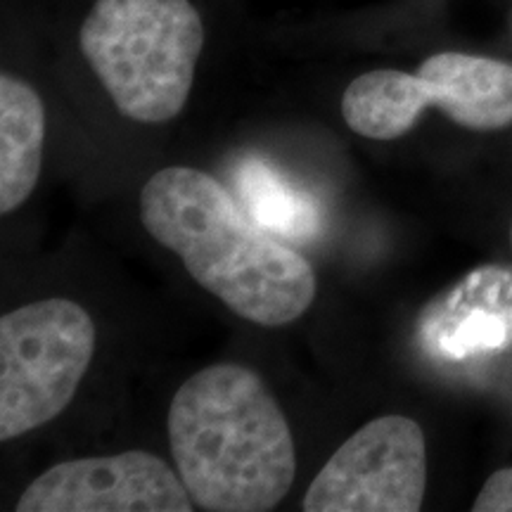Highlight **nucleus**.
I'll list each match as a JSON object with an SVG mask.
<instances>
[{"instance_id": "nucleus-6", "label": "nucleus", "mask_w": 512, "mask_h": 512, "mask_svg": "<svg viewBox=\"0 0 512 512\" xmlns=\"http://www.w3.org/2000/svg\"><path fill=\"white\" fill-rule=\"evenodd\" d=\"M427 489L422 427L403 415L363 425L337 448L306 491V512H415Z\"/></svg>"}, {"instance_id": "nucleus-4", "label": "nucleus", "mask_w": 512, "mask_h": 512, "mask_svg": "<svg viewBox=\"0 0 512 512\" xmlns=\"http://www.w3.org/2000/svg\"><path fill=\"white\" fill-rule=\"evenodd\" d=\"M430 107L470 131L512 126V62L441 50L422 60L415 72L370 69L342 95L347 126L370 140L403 138Z\"/></svg>"}, {"instance_id": "nucleus-1", "label": "nucleus", "mask_w": 512, "mask_h": 512, "mask_svg": "<svg viewBox=\"0 0 512 512\" xmlns=\"http://www.w3.org/2000/svg\"><path fill=\"white\" fill-rule=\"evenodd\" d=\"M140 219L181 256L195 283L240 318L283 328L316 299L309 261L256 223L223 185L190 166H166L140 190Z\"/></svg>"}, {"instance_id": "nucleus-2", "label": "nucleus", "mask_w": 512, "mask_h": 512, "mask_svg": "<svg viewBox=\"0 0 512 512\" xmlns=\"http://www.w3.org/2000/svg\"><path fill=\"white\" fill-rule=\"evenodd\" d=\"M169 444L195 503L211 512H266L294 484L285 413L254 370L219 363L185 380L169 408Z\"/></svg>"}, {"instance_id": "nucleus-3", "label": "nucleus", "mask_w": 512, "mask_h": 512, "mask_svg": "<svg viewBox=\"0 0 512 512\" xmlns=\"http://www.w3.org/2000/svg\"><path fill=\"white\" fill-rule=\"evenodd\" d=\"M79 46L124 117L166 124L190 98L204 22L192 0H95Z\"/></svg>"}, {"instance_id": "nucleus-5", "label": "nucleus", "mask_w": 512, "mask_h": 512, "mask_svg": "<svg viewBox=\"0 0 512 512\" xmlns=\"http://www.w3.org/2000/svg\"><path fill=\"white\" fill-rule=\"evenodd\" d=\"M95 325L72 299L53 297L0 318V439L57 418L91 366Z\"/></svg>"}, {"instance_id": "nucleus-9", "label": "nucleus", "mask_w": 512, "mask_h": 512, "mask_svg": "<svg viewBox=\"0 0 512 512\" xmlns=\"http://www.w3.org/2000/svg\"><path fill=\"white\" fill-rule=\"evenodd\" d=\"M233 185L240 207L268 233L306 242L320 230L318 202L264 159H242L233 171Z\"/></svg>"}, {"instance_id": "nucleus-7", "label": "nucleus", "mask_w": 512, "mask_h": 512, "mask_svg": "<svg viewBox=\"0 0 512 512\" xmlns=\"http://www.w3.org/2000/svg\"><path fill=\"white\" fill-rule=\"evenodd\" d=\"M17 512H190L195 503L183 479L147 451L81 458L36 477Z\"/></svg>"}, {"instance_id": "nucleus-10", "label": "nucleus", "mask_w": 512, "mask_h": 512, "mask_svg": "<svg viewBox=\"0 0 512 512\" xmlns=\"http://www.w3.org/2000/svg\"><path fill=\"white\" fill-rule=\"evenodd\" d=\"M475 512H512V467H503L486 479L472 503Z\"/></svg>"}, {"instance_id": "nucleus-8", "label": "nucleus", "mask_w": 512, "mask_h": 512, "mask_svg": "<svg viewBox=\"0 0 512 512\" xmlns=\"http://www.w3.org/2000/svg\"><path fill=\"white\" fill-rule=\"evenodd\" d=\"M46 107L31 83L0 76V211L10 214L29 200L43 166Z\"/></svg>"}]
</instances>
